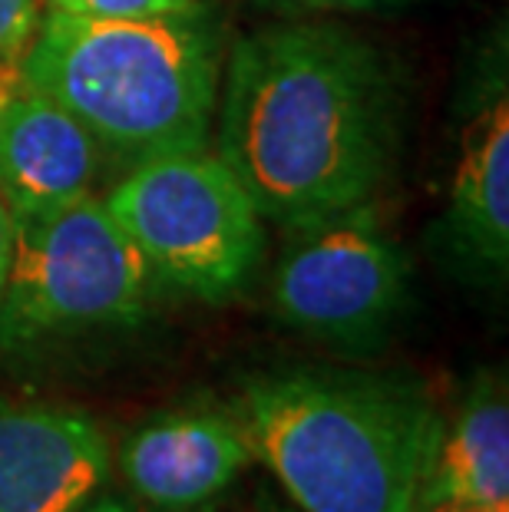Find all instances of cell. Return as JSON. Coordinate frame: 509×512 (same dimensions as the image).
Here are the masks:
<instances>
[{"mask_svg":"<svg viewBox=\"0 0 509 512\" xmlns=\"http://www.w3.org/2000/svg\"><path fill=\"white\" fill-rule=\"evenodd\" d=\"M14 232H17L14 212L7 209L4 195H0V294H4L7 271H10V258H14Z\"/></svg>","mask_w":509,"mask_h":512,"instance_id":"14","label":"cell"},{"mask_svg":"<svg viewBox=\"0 0 509 512\" xmlns=\"http://www.w3.org/2000/svg\"><path fill=\"white\" fill-rule=\"evenodd\" d=\"M80 512H133V506H126L123 499H116V496H100V499H90Z\"/></svg>","mask_w":509,"mask_h":512,"instance_id":"16","label":"cell"},{"mask_svg":"<svg viewBox=\"0 0 509 512\" xmlns=\"http://www.w3.org/2000/svg\"><path fill=\"white\" fill-rule=\"evenodd\" d=\"M238 410L298 512H417L443 430L417 380L272 370L248 380Z\"/></svg>","mask_w":509,"mask_h":512,"instance_id":"2","label":"cell"},{"mask_svg":"<svg viewBox=\"0 0 509 512\" xmlns=\"http://www.w3.org/2000/svg\"><path fill=\"white\" fill-rule=\"evenodd\" d=\"M417 512H509V503L500 506H460V503H440V506H427Z\"/></svg>","mask_w":509,"mask_h":512,"instance_id":"17","label":"cell"},{"mask_svg":"<svg viewBox=\"0 0 509 512\" xmlns=\"http://www.w3.org/2000/svg\"><path fill=\"white\" fill-rule=\"evenodd\" d=\"M443 235L476 275L503 281L509 268V90L506 43L483 57L457 129Z\"/></svg>","mask_w":509,"mask_h":512,"instance_id":"7","label":"cell"},{"mask_svg":"<svg viewBox=\"0 0 509 512\" xmlns=\"http://www.w3.org/2000/svg\"><path fill=\"white\" fill-rule=\"evenodd\" d=\"M285 4L305 10H367V7L391 4V0H285Z\"/></svg>","mask_w":509,"mask_h":512,"instance_id":"15","label":"cell"},{"mask_svg":"<svg viewBox=\"0 0 509 512\" xmlns=\"http://www.w3.org/2000/svg\"><path fill=\"white\" fill-rule=\"evenodd\" d=\"M440 503H509V397L493 370L473 380L453 420L440 430L417 509Z\"/></svg>","mask_w":509,"mask_h":512,"instance_id":"11","label":"cell"},{"mask_svg":"<svg viewBox=\"0 0 509 512\" xmlns=\"http://www.w3.org/2000/svg\"><path fill=\"white\" fill-rule=\"evenodd\" d=\"M258 460L242 410L179 407L156 413L116 453L133 496L153 512H196Z\"/></svg>","mask_w":509,"mask_h":512,"instance_id":"8","label":"cell"},{"mask_svg":"<svg viewBox=\"0 0 509 512\" xmlns=\"http://www.w3.org/2000/svg\"><path fill=\"white\" fill-rule=\"evenodd\" d=\"M110 470V440L86 410L0 403V512H80Z\"/></svg>","mask_w":509,"mask_h":512,"instance_id":"10","label":"cell"},{"mask_svg":"<svg viewBox=\"0 0 509 512\" xmlns=\"http://www.w3.org/2000/svg\"><path fill=\"white\" fill-rule=\"evenodd\" d=\"M43 17L40 0H0V73L17 70Z\"/></svg>","mask_w":509,"mask_h":512,"instance_id":"13","label":"cell"},{"mask_svg":"<svg viewBox=\"0 0 509 512\" xmlns=\"http://www.w3.org/2000/svg\"><path fill=\"white\" fill-rule=\"evenodd\" d=\"M238 512H298V509H281V506H275V503H268V499H262V503L245 506V509H238Z\"/></svg>","mask_w":509,"mask_h":512,"instance_id":"18","label":"cell"},{"mask_svg":"<svg viewBox=\"0 0 509 512\" xmlns=\"http://www.w3.org/2000/svg\"><path fill=\"white\" fill-rule=\"evenodd\" d=\"M20 73L129 162L212 146L222 43L202 10L143 20L43 10Z\"/></svg>","mask_w":509,"mask_h":512,"instance_id":"3","label":"cell"},{"mask_svg":"<svg viewBox=\"0 0 509 512\" xmlns=\"http://www.w3.org/2000/svg\"><path fill=\"white\" fill-rule=\"evenodd\" d=\"M103 202L149 275L196 301H232L265 258V219L212 146L133 162Z\"/></svg>","mask_w":509,"mask_h":512,"instance_id":"5","label":"cell"},{"mask_svg":"<svg viewBox=\"0 0 509 512\" xmlns=\"http://www.w3.org/2000/svg\"><path fill=\"white\" fill-rule=\"evenodd\" d=\"M410 298V265L371 202L295 228L272 278L281 324L314 341L367 351L391 334Z\"/></svg>","mask_w":509,"mask_h":512,"instance_id":"6","label":"cell"},{"mask_svg":"<svg viewBox=\"0 0 509 512\" xmlns=\"http://www.w3.org/2000/svg\"><path fill=\"white\" fill-rule=\"evenodd\" d=\"M103 146L24 73H0V195L14 219H37L93 195Z\"/></svg>","mask_w":509,"mask_h":512,"instance_id":"9","label":"cell"},{"mask_svg":"<svg viewBox=\"0 0 509 512\" xmlns=\"http://www.w3.org/2000/svg\"><path fill=\"white\" fill-rule=\"evenodd\" d=\"M50 14L90 17V20H143L182 17L202 10L199 0H40Z\"/></svg>","mask_w":509,"mask_h":512,"instance_id":"12","label":"cell"},{"mask_svg":"<svg viewBox=\"0 0 509 512\" xmlns=\"http://www.w3.org/2000/svg\"><path fill=\"white\" fill-rule=\"evenodd\" d=\"M215 156L288 232L374 199L391 172L400 90L371 40L324 24L242 37L222 67Z\"/></svg>","mask_w":509,"mask_h":512,"instance_id":"1","label":"cell"},{"mask_svg":"<svg viewBox=\"0 0 509 512\" xmlns=\"http://www.w3.org/2000/svg\"><path fill=\"white\" fill-rule=\"evenodd\" d=\"M14 222V258L0 294V354H37L86 334L136 328L146 318L153 275L103 195Z\"/></svg>","mask_w":509,"mask_h":512,"instance_id":"4","label":"cell"}]
</instances>
